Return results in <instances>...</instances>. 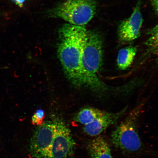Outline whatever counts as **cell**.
Segmentation results:
<instances>
[{
  "mask_svg": "<svg viewBox=\"0 0 158 158\" xmlns=\"http://www.w3.org/2000/svg\"><path fill=\"white\" fill-rule=\"evenodd\" d=\"M88 33L85 27L69 23L59 31V60L68 77L77 85H80L81 58Z\"/></svg>",
  "mask_w": 158,
  "mask_h": 158,
  "instance_id": "cell-1",
  "label": "cell"
},
{
  "mask_svg": "<svg viewBox=\"0 0 158 158\" xmlns=\"http://www.w3.org/2000/svg\"><path fill=\"white\" fill-rule=\"evenodd\" d=\"M103 41L96 31H88L87 37L81 58L80 85L96 92L108 89L98 77L103 62Z\"/></svg>",
  "mask_w": 158,
  "mask_h": 158,
  "instance_id": "cell-2",
  "label": "cell"
},
{
  "mask_svg": "<svg viewBox=\"0 0 158 158\" xmlns=\"http://www.w3.org/2000/svg\"><path fill=\"white\" fill-rule=\"evenodd\" d=\"M142 109V105L134 108L112 132V143L124 152L137 153L143 147L138 130V119Z\"/></svg>",
  "mask_w": 158,
  "mask_h": 158,
  "instance_id": "cell-3",
  "label": "cell"
},
{
  "mask_svg": "<svg viewBox=\"0 0 158 158\" xmlns=\"http://www.w3.org/2000/svg\"><path fill=\"white\" fill-rule=\"evenodd\" d=\"M97 7V0H67L51 10L48 15L69 24L85 27L93 18Z\"/></svg>",
  "mask_w": 158,
  "mask_h": 158,
  "instance_id": "cell-4",
  "label": "cell"
},
{
  "mask_svg": "<svg viewBox=\"0 0 158 158\" xmlns=\"http://www.w3.org/2000/svg\"><path fill=\"white\" fill-rule=\"evenodd\" d=\"M76 143L70 130L64 122H56L54 139L46 158H69L74 152Z\"/></svg>",
  "mask_w": 158,
  "mask_h": 158,
  "instance_id": "cell-5",
  "label": "cell"
},
{
  "mask_svg": "<svg viewBox=\"0 0 158 158\" xmlns=\"http://www.w3.org/2000/svg\"><path fill=\"white\" fill-rule=\"evenodd\" d=\"M56 129V122H46L39 126L31 139L30 152L35 158H46Z\"/></svg>",
  "mask_w": 158,
  "mask_h": 158,
  "instance_id": "cell-6",
  "label": "cell"
},
{
  "mask_svg": "<svg viewBox=\"0 0 158 158\" xmlns=\"http://www.w3.org/2000/svg\"><path fill=\"white\" fill-rule=\"evenodd\" d=\"M141 0L138 1L131 15L122 21L118 26V38L122 42H131L141 35L143 21L141 11Z\"/></svg>",
  "mask_w": 158,
  "mask_h": 158,
  "instance_id": "cell-7",
  "label": "cell"
},
{
  "mask_svg": "<svg viewBox=\"0 0 158 158\" xmlns=\"http://www.w3.org/2000/svg\"><path fill=\"white\" fill-rule=\"evenodd\" d=\"M127 109L126 107L116 113L106 112V113L96 118L89 124L84 125V131L88 135L96 137L113 125L123 115Z\"/></svg>",
  "mask_w": 158,
  "mask_h": 158,
  "instance_id": "cell-8",
  "label": "cell"
},
{
  "mask_svg": "<svg viewBox=\"0 0 158 158\" xmlns=\"http://www.w3.org/2000/svg\"><path fill=\"white\" fill-rule=\"evenodd\" d=\"M96 137L88 144L90 158H113L110 145L105 139L102 136Z\"/></svg>",
  "mask_w": 158,
  "mask_h": 158,
  "instance_id": "cell-9",
  "label": "cell"
},
{
  "mask_svg": "<svg viewBox=\"0 0 158 158\" xmlns=\"http://www.w3.org/2000/svg\"><path fill=\"white\" fill-rule=\"evenodd\" d=\"M137 52V47L135 46H128L120 49L117 59L118 69L124 70L129 68L133 64Z\"/></svg>",
  "mask_w": 158,
  "mask_h": 158,
  "instance_id": "cell-10",
  "label": "cell"
},
{
  "mask_svg": "<svg viewBox=\"0 0 158 158\" xmlns=\"http://www.w3.org/2000/svg\"><path fill=\"white\" fill-rule=\"evenodd\" d=\"M106 112L96 108L87 107L80 110L75 116L74 120L78 123L85 125L92 123Z\"/></svg>",
  "mask_w": 158,
  "mask_h": 158,
  "instance_id": "cell-11",
  "label": "cell"
},
{
  "mask_svg": "<svg viewBox=\"0 0 158 158\" xmlns=\"http://www.w3.org/2000/svg\"><path fill=\"white\" fill-rule=\"evenodd\" d=\"M157 25L153 27L152 29L150 30L148 33L151 35V36L148 40L147 42V45L150 47H152V48L156 49H157L158 42V29Z\"/></svg>",
  "mask_w": 158,
  "mask_h": 158,
  "instance_id": "cell-12",
  "label": "cell"
},
{
  "mask_svg": "<svg viewBox=\"0 0 158 158\" xmlns=\"http://www.w3.org/2000/svg\"><path fill=\"white\" fill-rule=\"evenodd\" d=\"M45 114L42 110H37L31 118V123L33 125L41 126L44 123Z\"/></svg>",
  "mask_w": 158,
  "mask_h": 158,
  "instance_id": "cell-13",
  "label": "cell"
},
{
  "mask_svg": "<svg viewBox=\"0 0 158 158\" xmlns=\"http://www.w3.org/2000/svg\"><path fill=\"white\" fill-rule=\"evenodd\" d=\"M15 5L20 7H22L27 0H11Z\"/></svg>",
  "mask_w": 158,
  "mask_h": 158,
  "instance_id": "cell-14",
  "label": "cell"
},
{
  "mask_svg": "<svg viewBox=\"0 0 158 158\" xmlns=\"http://www.w3.org/2000/svg\"><path fill=\"white\" fill-rule=\"evenodd\" d=\"M156 15L158 13V0H150Z\"/></svg>",
  "mask_w": 158,
  "mask_h": 158,
  "instance_id": "cell-15",
  "label": "cell"
}]
</instances>
